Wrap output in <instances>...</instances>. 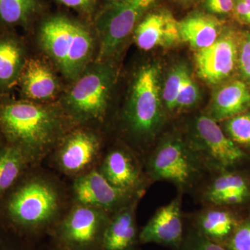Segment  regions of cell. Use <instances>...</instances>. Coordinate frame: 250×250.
Listing matches in <instances>:
<instances>
[{
	"mask_svg": "<svg viewBox=\"0 0 250 250\" xmlns=\"http://www.w3.org/2000/svg\"><path fill=\"white\" fill-rule=\"evenodd\" d=\"M0 124L28 157H39L58 137L62 122L55 111L31 102H18L0 108Z\"/></svg>",
	"mask_w": 250,
	"mask_h": 250,
	"instance_id": "1",
	"label": "cell"
},
{
	"mask_svg": "<svg viewBox=\"0 0 250 250\" xmlns=\"http://www.w3.org/2000/svg\"><path fill=\"white\" fill-rule=\"evenodd\" d=\"M39 40L69 80H77L88 67L93 53V38L83 24L64 16L49 18L41 26Z\"/></svg>",
	"mask_w": 250,
	"mask_h": 250,
	"instance_id": "2",
	"label": "cell"
},
{
	"mask_svg": "<svg viewBox=\"0 0 250 250\" xmlns=\"http://www.w3.org/2000/svg\"><path fill=\"white\" fill-rule=\"evenodd\" d=\"M161 69L156 63L144 65L136 74L124 121L130 134L139 142H152L164 123L165 110L161 96Z\"/></svg>",
	"mask_w": 250,
	"mask_h": 250,
	"instance_id": "3",
	"label": "cell"
},
{
	"mask_svg": "<svg viewBox=\"0 0 250 250\" xmlns=\"http://www.w3.org/2000/svg\"><path fill=\"white\" fill-rule=\"evenodd\" d=\"M153 181H165L186 190L200 178L205 167L184 134L168 132L161 138L148 161Z\"/></svg>",
	"mask_w": 250,
	"mask_h": 250,
	"instance_id": "4",
	"label": "cell"
},
{
	"mask_svg": "<svg viewBox=\"0 0 250 250\" xmlns=\"http://www.w3.org/2000/svg\"><path fill=\"white\" fill-rule=\"evenodd\" d=\"M116 71L111 62H97L87 67L64 96V108L74 120H100L107 109Z\"/></svg>",
	"mask_w": 250,
	"mask_h": 250,
	"instance_id": "5",
	"label": "cell"
},
{
	"mask_svg": "<svg viewBox=\"0 0 250 250\" xmlns=\"http://www.w3.org/2000/svg\"><path fill=\"white\" fill-rule=\"evenodd\" d=\"M156 0H118L105 6L95 19L100 49L97 62L116 55Z\"/></svg>",
	"mask_w": 250,
	"mask_h": 250,
	"instance_id": "6",
	"label": "cell"
},
{
	"mask_svg": "<svg viewBox=\"0 0 250 250\" xmlns=\"http://www.w3.org/2000/svg\"><path fill=\"white\" fill-rule=\"evenodd\" d=\"M185 136L205 169L219 172L229 170L247 158L246 153L208 115L192 119Z\"/></svg>",
	"mask_w": 250,
	"mask_h": 250,
	"instance_id": "7",
	"label": "cell"
},
{
	"mask_svg": "<svg viewBox=\"0 0 250 250\" xmlns=\"http://www.w3.org/2000/svg\"><path fill=\"white\" fill-rule=\"evenodd\" d=\"M59 194L42 179L24 184L10 199L8 211L11 219L25 228H40L49 223L59 208Z\"/></svg>",
	"mask_w": 250,
	"mask_h": 250,
	"instance_id": "8",
	"label": "cell"
},
{
	"mask_svg": "<svg viewBox=\"0 0 250 250\" xmlns=\"http://www.w3.org/2000/svg\"><path fill=\"white\" fill-rule=\"evenodd\" d=\"M109 221L106 212L88 206L74 208L59 226L61 242L71 250H90L102 243Z\"/></svg>",
	"mask_w": 250,
	"mask_h": 250,
	"instance_id": "9",
	"label": "cell"
},
{
	"mask_svg": "<svg viewBox=\"0 0 250 250\" xmlns=\"http://www.w3.org/2000/svg\"><path fill=\"white\" fill-rule=\"evenodd\" d=\"M239 45L236 33L227 30L212 45L197 49L195 60L199 77L213 85L228 79L238 66Z\"/></svg>",
	"mask_w": 250,
	"mask_h": 250,
	"instance_id": "10",
	"label": "cell"
},
{
	"mask_svg": "<svg viewBox=\"0 0 250 250\" xmlns=\"http://www.w3.org/2000/svg\"><path fill=\"white\" fill-rule=\"evenodd\" d=\"M74 196L79 205L88 206L104 211L118 210L131 203L134 192L111 185L100 171L92 170L75 181Z\"/></svg>",
	"mask_w": 250,
	"mask_h": 250,
	"instance_id": "11",
	"label": "cell"
},
{
	"mask_svg": "<svg viewBox=\"0 0 250 250\" xmlns=\"http://www.w3.org/2000/svg\"><path fill=\"white\" fill-rule=\"evenodd\" d=\"M139 241L143 244L157 243L179 249L184 241L181 195L156 210L141 230Z\"/></svg>",
	"mask_w": 250,
	"mask_h": 250,
	"instance_id": "12",
	"label": "cell"
},
{
	"mask_svg": "<svg viewBox=\"0 0 250 250\" xmlns=\"http://www.w3.org/2000/svg\"><path fill=\"white\" fill-rule=\"evenodd\" d=\"M134 39L138 47L145 51L172 47L181 41L179 21L168 10L148 12L135 28Z\"/></svg>",
	"mask_w": 250,
	"mask_h": 250,
	"instance_id": "13",
	"label": "cell"
},
{
	"mask_svg": "<svg viewBox=\"0 0 250 250\" xmlns=\"http://www.w3.org/2000/svg\"><path fill=\"white\" fill-rule=\"evenodd\" d=\"M98 136L86 130H78L67 136L59 149L57 161L67 173L82 172L93 163L100 150Z\"/></svg>",
	"mask_w": 250,
	"mask_h": 250,
	"instance_id": "14",
	"label": "cell"
},
{
	"mask_svg": "<svg viewBox=\"0 0 250 250\" xmlns=\"http://www.w3.org/2000/svg\"><path fill=\"white\" fill-rule=\"evenodd\" d=\"M203 197L207 203L219 207L246 203L250 200V182L238 172L222 171L206 187Z\"/></svg>",
	"mask_w": 250,
	"mask_h": 250,
	"instance_id": "15",
	"label": "cell"
},
{
	"mask_svg": "<svg viewBox=\"0 0 250 250\" xmlns=\"http://www.w3.org/2000/svg\"><path fill=\"white\" fill-rule=\"evenodd\" d=\"M250 88L244 81L233 80L222 85L213 95L208 116L222 122L248 111Z\"/></svg>",
	"mask_w": 250,
	"mask_h": 250,
	"instance_id": "16",
	"label": "cell"
},
{
	"mask_svg": "<svg viewBox=\"0 0 250 250\" xmlns=\"http://www.w3.org/2000/svg\"><path fill=\"white\" fill-rule=\"evenodd\" d=\"M100 172L113 187L126 191L134 192L141 184L139 165L125 149H113L108 153Z\"/></svg>",
	"mask_w": 250,
	"mask_h": 250,
	"instance_id": "17",
	"label": "cell"
},
{
	"mask_svg": "<svg viewBox=\"0 0 250 250\" xmlns=\"http://www.w3.org/2000/svg\"><path fill=\"white\" fill-rule=\"evenodd\" d=\"M179 29L181 41L197 50L215 42L223 33V24L213 15L196 12L179 21Z\"/></svg>",
	"mask_w": 250,
	"mask_h": 250,
	"instance_id": "18",
	"label": "cell"
},
{
	"mask_svg": "<svg viewBox=\"0 0 250 250\" xmlns=\"http://www.w3.org/2000/svg\"><path fill=\"white\" fill-rule=\"evenodd\" d=\"M136 201L117 210L108 221L104 232L101 246L103 250H131L137 237L135 208Z\"/></svg>",
	"mask_w": 250,
	"mask_h": 250,
	"instance_id": "19",
	"label": "cell"
},
{
	"mask_svg": "<svg viewBox=\"0 0 250 250\" xmlns=\"http://www.w3.org/2000/svg\"><path fill=\"white\" fill-rule=\"evenodd\" d=\"M21 82L23 93L36 101H47L55 97L59 84L55 75L40 59H30L24 65Z\"/></svg>",
	"mask_w": 250,
	"mask_h": 250,
	"instance_id": "20",
	"label": "cell"
},
{
	"mask_svg": "<svg viewBox=\"0 0 250 250\" xmlns=\"http://www.w3.org/2000/svg\"><path fill=\"white\" fill-rule=\"evenodd\" d=\"M238 223L236 215L221 208L203 210L195 219L197 231L210 241L222 246L232 234Z\"/></svg>",
	"mask_w": 250,
	"mask_h": 250,
	"instance_id": "21",
	"label": "cell"
},
{
	"mask_svg": "<svg viewBox=\"0 0 250 250\" xmlns=\"http://www.w3.org/2000/svg\"><path fill=\"white\" fill-rule=\"evenodd\" d=\"M23 67L22 50L19 44L13 39H0V84L12 83Z\"/></svg>",
	"mask_w": 250,
	"mask_h": 250,
	"instance_id": "22",
	"label": "cell"
},
{
	"mask_svg": "<svg viewBox=\"0 0 250 250\" xmlns=\"http://www.w3.org/2000/svg\"><path fill=\"white\" fill-rule=\"evenodd\" d=\"M28 157L18 146L4 148L0 152V195L18 178Z\"/></svg>",
	"mask_w": 250,
	"mask_h": 250,
	"instance_id": "23",
	"label": "cell"
},
{
	"mask_svg": "<svg viewBox=\"0 0 250 250\" xmlns=\"http://www.w3.org/2000/svg\"><path fill=\"white\" fill-rule=\"evenodd\" d=\"M38 6V0H0V19L9 24L27 22Z\"/></svg>",
	"mask_w": 250,
	"mask_h": 250,
	"instance_id": "24",
	"label": "cell"
},
{
	"mask_svg": "<svg viewBox=\"0 0 250 250\" xmlns=\"http://www.w3.org/2000/svg\"><path fill=\"white\" fill-rule=\"evenodd\" d=\"M188 70V68L184 64L175 65L169 72L164 82L161 91L163 104L164 108L170 113L175 111L176 103L181 86Z\"/></svg>",
	"mask_w": 250,
	"mask_h": 250,
	"instance_id": "25",
	"label": "cell"
},
{
	"mask_svg": "<svg viewBox=\"0 0 250 250\" xmlns=\"http://www.w3.org/2000/svg\"><path fill=\"white\" fill-rule=\"evenodd\" d=\"M227 136L238 146L250 147V112H244L224 121Z\"/></svg>",
	"mask_w": 250,
	"mask_h": 250,
	"instance_id": "26",
	"label": "cell"
},
{
	"mask_svg": "<svg viewBox=\"0 0 250 250\" xmlns=\"http://www.w3.org/2000/svg\"><path fill=\"white\" fill-rule=\"evenodd\" d=\"M200 96L198 85L188 70L181 86L174 112L184 111L194 107L200 100Z\"/></svg>",
	"mask_w": 250,
	"mask_h": 250,
	"instance_id": "27",
	"label": "cell"
},
{
	"mask_svg": "<svg viewBox=\"0 0 250 250\" xmlns=\"http://www.w3.org/2000/svg\"><path fill=\"white\" fill-rule=\"evenodd\" d=\"M223 246L228 250H250V215L239 222Z\"/></svg>",
	"mask_w": 250,
	"mask_h": 250,
	"instance_id": "28",
	"label": "cell"
},
{
	"mask_svg": "<svg viewBox=\"0 0 250 250\" xmlns=\"http://www.w3.org/2000/svg\"><path fill=\"white\" fill-rule=\"evenodd\" d=\"M181 250H228L222 245L205 238L195 229L182 242Z\"/></svg>",
	"mask_w": 250,
	"mask_h": 250,
	"instance_id": "29",
	"label": "cell"
},
{
	"mask_svg": "<svg viewBox=\"0 0 250 250\" xmlns=\"http://www.w3.org/2000/svg\"><path fill=\"white\" fill-rule=\"evenodd\" d=\"M238 66L244 82L250 88V33L240 41Z\"/></svg>",
	"mask_w": 250,
	"mask_h": 250,
	"instance_id": "30",
	"label": "cell"
},
{
	"mask_svg": "<svg viewBox=\"0 0 250 250\" xmlns=\"http://www.w3.org/2000/svg\"><path fill=\"white\" fill-rule=\"evenodd\" d=\"M235 0H203V7L208 14L225 15L233 12Z\"/></svg>",
	"mask_w": 250,
	"mask_h": 250,
	"instance_id": "31",
	"label": "cell"
},
{
	"mask_svg": "<svg viewBox=\"0 0 250 250\" xmlns=\"http://www.w3.org/2000/svg\"><path fill=\"white\" fill-rule=\"evenodd\" d=\"M233 13L238 22L250 25V0H235Z\"/></svg>",
	"mask_w": 250,
	"mask_h": 250,
	"instance_id": "32",
	"label": "cell"
},
{
	"mask_svg": "<svg viewBox=\"0 0 250 250\" xmlns=\"http://www.w3.org/2000/svg\"><path fill=\"white\" fill-rule=\"evenodd\" d=\"M59 1L70 7L77 9L88 10L91 8L95 0H59Z\"/></svg>",
	"mask_w": 250,
	"mask_h": 250,
	"instance_id": "33",
	"label": "cell"
},
{
	"mask_svg": "<svg viewBox=\"0 0 250 250\" xmlns=\"http://www.w3.org/2000/svg\"><path fill=\"white\" fill-rule=\"evenodd\" d=\"M175 1H178L182 4H191L200 1V0H175Z\"/></svg>",
	"mask_w": 250,
	"mask_h": 250,
	"instance_id": "34",
	"label": "cell"
},
{
	"mask_svg": "<svg viewBox=\"0 0 250 250\" xmlns=\"http://www.w3.org/2000/svg\"><path fill=\"white\" fill-rule=\"evenodd\" d=\"M109 1H110V2H111V1H118V0H109Z\"/></svg>",
	"mask_w": 250,
	"mask_h": 250,
	"instance_id": "35",
	"label": "cell"
}]
</instances>
